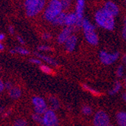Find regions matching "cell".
I'll return each mask as SVG.
<instances>
[{"label": "cell", "instance_id": "cell-1", "mask_svg": "<svg viewBox=\"0 0 126 126\" xmlns=\"http://www.w3.org/2000/svg\"><path fill=\"white\" fill-rule=\"evenodd\" d=\"M94 20L97 25L106 30L111 31L115 27V19L113 15L106 11L103 8L94 14Z\"/></svg>", "mask_w": 126, "mask_h": 126}, {"label": "cell", "instance_id": "cell-2", "mask_svg": "<svg viewBox=\"0 0 126 126\" xmlns=\"http://www.w3.org/2000/svg\"><path fill=\"white\" fill-rule=\"evenodd\" d=\"M62 11L63 8L60 0H50L48 6L44 11V17L46 21L52 22L56 16L62 12Z\"/></svg>", "mask_w": 126, "mask_h": 126}, {"label": "cell", "instance_id": "cell-3", "mask_svg": "<svg viewBox=\"0 0 126 126\" xmlns=\"http://www.w3.org/2000/svg\"><path fill=\"white\" fill-rule=\"evenodd\" d=\"M45 0H25L24 7L28 17H34L39 14L45 6Z\"/></svg>", "mask_w": 126, "mask_h": 126}, {"label": "cell", "instance_id": "cell-4", "mask_svg": "<svg viewBox=\"0 0 126 126\" xmlns=\"http://www.w3.org/2000/svg\"><path fill=\"white\" fill-rule=\"evenodd\" d=\"M119 57V53L115 51L113 53H109L106 51H101L99 53V59L101 62L104 65H110L114 63Z\"/></svg>", "mask_w": 126, "mask_h": 126}, {"label": "cell", "instance_id": "cell-5", "mask_svg": "<svg viewBox=\"0 0 126 126\" xmlns=\"http://www.w3.org/2000/svg\"><path fill=\"white\" fill-rule=\"evenodd\" d=\"M58 118L52 109H47L43 115V125L44 126H58Z\"/></svg>", "mask_w": 126, "mask_h": 126}, {"label": "cell", "instance_id": "cell-6", "mask_svg": "<svg viewBox=\"0 0 126 126\" xmlns=\"http://www.w3.org/2000/svg\"><path fill=\"white\" fill-rule=\"evenodd\" d=\"M94 126H108L110 125V118L104 111H98L95 113L93 119Z\"/></svg>", "mask_w": 126, "mask_h": 126}, {"label": "cell", "instance_id": "cell-7", "mask_svg": "<svg viewBox=\"0 0 126 126\" xmlns=\"http://www.w3.org/2000/svg\"><path fill=\"white\" fill-rule=\"evenodd\" d=\"M32 103L35 106V113L40 114V115H44V113L47 110V106L45 102V101L40 97L35 96L32 98Z\"/></svg>", "mask_w": 126, "mask_h": 126}, {"label": "cell", "instance_id": "cell-8", "mask_svg": "<svg viewBox=\"0 0 126 126\" xmlns=\"http://www.w3.org/2000/svg\"><path fill=\"white\" fill-rule=\"evenodd\" d=\"M85 8V0H77L76 4V14L77 16V23L76 26L81 27L82 21L83 20V11Z\"/></svg>", "mask_w": 126, "mask_h": 126}, {"label": "cell", "instance_id": "cell-9", "mask_svg": "<svg viewBox=\"0 0 126 126\" xmlns=\"http://www.w3.org/2000/svg\"><path fill=\"white\" fill-rule=\"evenodd\" d=\"M74 26H66L62 29V32L57 36V42L59 44H64L65 41L72 35Z\"/></svg>", "mask_w": 126, "mask_h": 126}, {"label": "cell", "instance_id": "cell-10", "mask_svg": "<svg viewBox=\"0 0 126 126\" xmlns=\"http://www.w3.org/2000/svg\"><path fill=\"white\" fill-rule=\"evenodd\" d=\"M83 34L89 44L92 45H97L98 44V36L95 30H84Z\"/></svg>", "mask_w": 126, "mask_h": 126}, {"label": "cell", "instance_id": "cell-11", "mask_svg": "<svg viewBox=\"0 0 126 126\" xmlns=\"http://www.w3.org/2000/svg\"><path fill=\"white\" fill-rule=\"evenodd\" d=\"M103 8L106 11H107L109 14L113 15V17L117 16V15L119 14V9L118 5L116 3H114L113 2H112V1L106 2L105 4L104 5Z\"/></svg>", "mask_w": 126, "mask_h": 126}, {"label": "cell", "instance_id": "cell-12", "mask_svg": "<svg viewBox=\"0 0 126 126\" xmlns=\"http://www.w3.org/2000/svg\"><path fill=\"white\" fill-rule=\"evenodd\" d=\"M77 43V38L75 35H71L64 43L65 50L68 52H72L74 51Z\"/></svg>", "mask_w": 126, "mask_h": 126}, {"label": "cell", "instance_id": "cell-13", "mask_svg": "<svg viewBox=\"0 0 126 126\" xmlns=\"http://www.w3.org/2000/svg\"><path fill=\"white\" fill-rule=\"evenodd\" d=\"M77 23V16L76 13H69L66 15L65 26H76Z\"/></svg>", "mask_w": 126, "mask_h": 126}, {"label": "cell", "instance_id": "cell-14", "mask_svg": "<svg viewBox=\"0 0 126 126\" xmlns=\"http://www.w3.org/2000/svg\"><path fill=\"white\" fill-rule=\"evenodd\" d=\"M35 54L40 60H44V62L47 63V64H50V65H52V66H54V67H56V66L59 65V63L57 62V60H56L55 59H53V58H52V57H50L49 56L44 55V54H41L40 53H35Z\"/></svg>", "mask_w": 126, "mask_h": 126}, {"label": "cell", "instance_id": "cell-15", "mask_svg": "<svg viewBox=\"0 0 126 126\" xmlns=\"http://www.w3.org/2000/svg\"><path fill=\"white\" fill-rule=\"evenodd\" d=\"M67 14L65 12L60 13L58 16H56L54 20L52 21V24L55 26H62L65 24V19H66Z\"/></svg>", "mask_w": 126, "mask_h": 126}, {"label": "cell", "instance_id": "cell-16", "mask_svg": "<svg viewBox=\"0 0 126 126\" xmlns=\"http://www.w3.org/2000/svg\"><path fill=\"white\" fill-rule=\"evenodd\" d=\"M22 94V91L18 87H13L11 90H9V96L12 99H18L20 98Z\"/></svg>", "mask_w": 126, "mask_h": 126}, {"label": "cell", "instance_id": "cell-17", "mask_svg": "<svg viewBox=\"0 0 126 126\" xmlns=\"http://www.w3.org/2000/svg\"><path fill=\"white\" fill-rule=\"evenodd\" d=\"M116 121L119 126H126V113L119 112L116 115Z\"/></svg>", "mask_w": 126, "mask_h": 126}, {"label": "cell", "instance_id": "cell-18", "mask_svg": "<svg viewBox=\"0 0 126 126\" xmlns=\"http://www.w3.org/2000/svg\"><path fill=\"white\" fill-rule=\"evenodd\" d=\"M121 88H122V84H121V82H119V81H116V82H115V84H114L113 88L109 91V94H110V95H113V94L118 93V92L120 91Z\"/></svg>", "mask_w": 126, "mask_h": 126}, {"label": "cell", "instance_id": "cell-19", "mask_svg": "<svg viewBox=\"0 0 126 126\" xmlns=\"http://www.w3.org/2000/svg\"><path fill=\"white\" fill-rule=\"evenodd\" d=\"M49 103H50V105L51 106L52 109H57L59 108L60 104H59V101H58L57 98H54V97L50 98H49Z\"/></svg>", "mask_w": 126, "mask_h": 126}, {"label": "cell", "instance_id": "cell-20", "mask_svg": "<svg viewBox=\"0 0 126 126\" xmlns=\"http://www.w3.org/2000/svg\"><path fill=\"white\" fill-rule=\"evenodd\" d=\"M82 87H83V88L85 91H89L91 94H92L93 95H94V96H99L100 94H101V93H100L99 91H96V90H94V89L90 88L89 86H88V85H86V84H83V85H82Z\"/></svg>", "mask_w": 126, "mask_h": 126}, {"label": "cell", "instance_id": "cell-21", "mask_svg": "<svg viewBox=\"0 0 126 126\" xmlns=\"http://www.w3.org/2000/svg\"><path fill=\"white\" fill-rule=\"evenodd\" d=\"M40 70L45 74H47V75H53V70L47 65H42L41 64L40 65Z\"/></svg>", "mask_w": 126, "mask_h": 126}, {"label": "cell", "instance_id": "cell-22", "mask_svg": "<svg viewBox=\"0 0 126 126\" xmlns=\"http://www.w3.org/2000/svg\"><path fill=\"white\" fill-rule=\"evenodd\" d=\"M14 50H15L16 54L18 53V54H22V55H28L29 54V51L27 49L22 48V47H16V48L14 49Z\"/></svg>", "mask_w": 126, "mask_h": 126}, {"label": "cell", "instance_id": "cell-23", "mask_svg": "<svg viewBox=\"0 0 126 126\" xmlns=\"http://www.w3.org/2000/svg\"><path fill=\"white\" fill-rule=\"evenodd\" d=\"M27 122L26 120L23 119H16L14 122V126H27Z\"/></svg>", "mask_w": 126, "mask_h": 126}, {"label": "cell", "instance_id": "cell-24", "mask_svg": "<svg viewBox=\"0 0 126 126\" xmlns=\"http://www.w3.org/2000/svg\"><path fill=\"white\" fill-rule=\"evenodd\" d=\"M32 119L35 122H38V123H39L41 125H43V117L40 114L34 113L32 116Z\"/></svg>", "mask_w": 126, "mask_h": 126}, {"label": "cell", "instance_id": "cell-25", "mask_svg": "<svg viewBox=\"0 0 126 126\" xmlns=\"http://www.w3.org/2000/svg\"><path fill=\"white\" fill-rule=\"evenodd\" d=\"M60 2L62 5L63 10H66L71 6L72 0H60Z\"/></svg>", "mask_w": 126, "mask_h": 126}, {"label": "cell", "instance_id": "cell-26", "mask_svg": "<svg viewBox=\"0 0 126 126\" xmlns=\"http://www.w3.org/2000/svg\"><path fill=\"white\" fill-rule=\"evenodd\" d=\"M82 112L86 116H89L92 113V109L89 106H84L82 108Z\"/></svg>", "mask_w": 126, "mask_h": 126}, {"label": "cell", "instance_id": "cell-27", "mask_svg": "<svg viewBox=\"0 0 126 126\" xmlns=\"http://www.w3.org/2000/svg\"><path fill=\"white\" fill-rule=\"evenodd\" d=\"M38 50L41 51H51L52 49H51V47H50L48 45H39L38 47Z\"/></svg>", "mask_w": 126, "mask_h": 126}, {"label": "cell", "instance_id": "cell-28", "mask_svg": "<svg viewBox=\"0 0 126 126\" xmlns=\"http://www.w3.org/2000/svg\"><path fill=\"white\" fill-rule=\"evenodd\" d=\"M122 38H123V39L126 41V17L124 18V22H123V28H122Z\"/></svg>", "mask_w": 126, "mask_h": 126}, {"label": "cell", "instance_id": "cell-29", "mask_svg": "<svg viewBox=\"0 0 126 126\" xmlns=\"http://www.w3.org/2000/svg\"><path fill=\"white\" fill-rule=\"evenodd\" d=\"M124 73V68L122 65H119L116 70V76L118 77H122Z\"/></svg>", "mask_w": 126, "mask_h": 126}, {"label": "cell", "instance_id": "cell-30", "mask_svg": "<svg viewBox=\"0 0 126 126\" xmlns=\"http://www.w3.org/2000/svg\"><path fill=\"white\" fill-rule=\"evenodd\" d=\"M30 63L33 64H38V65H41V60L39 58H31L29 60Z\"/></svg>", "mask_w": 126, "mask_h": 126}, {"label": "cell", "instance_id": "cell-31", "mask_svg": "<svg viewBox=\"0 0 126 126\" xmlns=\"http://www.w3.org/2000/svg\"><path fill=\"white\" fill-rule=\"evenodd\" d=\"M13 88V84H12V82H6L5 83V88H6L7 90H11V88Z\"/></svg>", "mask_w": 126, "mask_h": 126}, {"label": "cell", "instance_id": "cell-32", "mask_svg": "<svg viewBox=\"0 0 126 126\" xmlns=\"http://www.w3.org/2000/svg\"><path fill=\"white\" fill-rule=\"evenodd\" d=\"M51 38V35L48 33H44L43 35H42V39H44V40H48Z\"/></svg>", "mask_w": 126, "mask_h": 126}, {"label": "cell", "instance_id": "cell-33", "mask_svg": "<svg viewBox=\"0 0 126 126\" xmlns=\"http://www.w3.org/2000/svg\"><path fill=\"white\" fill-rule=\"evenodd\" d=\"M5 89V83L2 82V80L0 78V93L2 92Z\"/></svg>", "mask_w": 126, "mask_h": 126}, {"label": "cell", "instance_id": "cell-34", "mask_svg": "<svg viewBox=\"0 0 126 126\" xmlns=\"http://www.w3.org/2000/svg\"><path fill=\"white\" fill-rule=\"evenodd\" d=\"M11 113V110H8V111H7L6 113H5L2 115V118H7V117H8V116H10Z\"/></svg>", "mask_w": 126, "mask_h": 126}, {"label": "cell", "instance_id": "cell-35", "mask_svg": "<svg viewBox=\"0 0 126 126\" xmlns=\"http://www.w3.org/2000/svg\"><path fill=\"white\" fill-rule=\"evenodd\" d=\"M8 30H9V33H11V34H14V27H13V26H8Z\"/></svg>", "mask_w": 126, "mask_h": 126}, {"label": "cell", "instance_id": "cell-36", "mask_svg": "<svg viewBox=\"0 0 126 126\" xmlns=\"http://www.w3.org/2000/svg\"><path fill=\"white\" fill-rule=\"evenodd\" d=\"M17 40H18V42L20 43V44H22V45H23L24 43H25V42H24V40L20 36H17Z\"/></svg>", "mask_w": 126, "mask_h": 126}, {"label": "cell", "instance_id": "cell-37", "mask_svg": "<svg viewBox=\"0 0 126 126\" xmlns=\"http://www.w3.org/2000/svg\"><path fill=\"white\" fill-rule=\"evenodd\" d=\"M5 34H3V33H0V42H2V40H4L5 39Z\"/></svg>", "mask_w": 126, "mask_h": 126}, {"label": "cell", "instance_id": "cell-38", "mask_svg": "<svg viewBox=\"0 0 126 126\" xmlns=\"http://www.w3.org/2000/svg\"><path fill=\"white\" fill-rule=\"evenodd\" d=\"M122 60H123V62H124V64L126 66V54H125L122 57Z\"/></svg>", "mask_w": 126, "mask_h": 126}, {"label": "cell", "instance_id": "cell-39", "mask_svg": "<svg viewBox=\"0 0 126 126\" xmlns=\"http://www.w3.org/2000/svg\"><path fill=\"white\" fill-rule=\"evenodd\" d=\"M122 98H123L124 101L126 103V92H125V93H124V94H122Z\"/></svg>", "mask_w": 126, "mask_h": 126}, {"label": "cell", "instance_id": "cell-40", "mask_svg": "<svg viewBox=\"0 0 126 126\" xmlns=\"http://www.w3.org/2000/svg\"><path fill=\"white\" fill-rule=\"evenodd\" d=\"M4 49V45H3V44L1 42H0V50H3Z\"/></svg>", "mask_w": 126, "mask_h": 126}, {"label": "cell", "instance_id": "cell-41", "mask_svg": "<svg viewBox=\"0 0 126 126\" xmlns=\"http://www.w3.org/2000/svg\"><path fill=\"white\" fill-rule=\"evenodd\" d=\"M3 110H4V107H2V106H0V115L2 114V113L3 112Z\"/></svg>", "mask_w": 126, "mask_h": 126}, {"label": "cell", "instance_id": "cell-42", "mask_svg": "<svg viewBox=\"0 0 126 126\" xmlns=\"http://www.w3.org/2000/svg\"><path fill=\"white\" fill-rule=\"evenodd\" d=\"M125 82H126V76H125Z\"/></svg>", "mask_w": 126, "mask_h": 126}, {"label": "cell", "instance_id": "cell-43", "mask_svg": "<svg viewBox=\"0 0 126 126\" xmlns=\"http://www.w3.org/2000/svg\"><path fill=\"white\" fill-rule=\"evenodd\" d=\"M108 126H113V125H109Z\"/></svg>", "mask_w": 126, "mask_h": 126}, {"label": "cell", "instance_id": "cell-44", "mask_svg": "<svg viewBox=\"0 0 126 126\" xmlns=\"http://www.w3.org/2000/svg\"><path fill=\"white\" fill-rule=\"evenodd\" d=\"M125 5H126V0H125Z\"/></svg>", "mask_w": 126, "mask_h": 126}, {"label": "cell", "instance_id": "cell-45", "mask_svg": "<svg viewBox=\"0 0 126 126\" xmlns=\"http://www.w3.org/2000/svg\"><path fill=\"white\" fill-rule=\"evenodd\" d=\"M125 88H126V82H125Z\"/></svg>", "mask_w": 126, "mask_h": 126}]
</instances>
